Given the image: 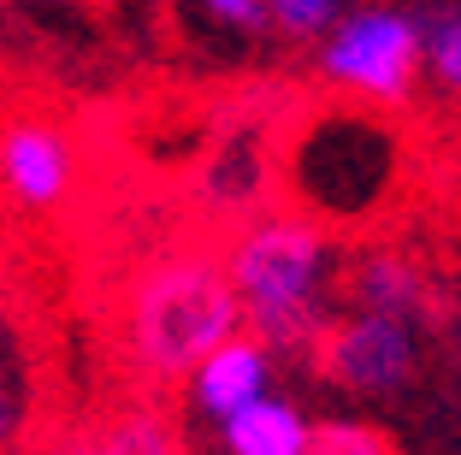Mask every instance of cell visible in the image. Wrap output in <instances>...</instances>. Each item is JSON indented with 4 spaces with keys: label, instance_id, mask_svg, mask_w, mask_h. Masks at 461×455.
<instances>
[{
    "label": "cell",
    "instance_id": "obj_11",
    "mask_svg": "<svg viewBox=\"0 0 461 455\" xmlns=\"http://www.w3.org/2000/svg\"><path fill=\"white\" fill-rule=\"evenodd\" d=\"M95 426H101V450L107 455H184L177 432L154 408H119V414L95 420Z\"/></svg>",
    "mask_w": 461,
    "mask_h": 455
},
{
    "label": "cell",
    "instance_id": "obj_18",
    "mask_svg": "<svg viewBox=\"0 0 461 455\" xmlns=\"http://www.w3.org/2000/svg\"><path fill=\"white\" fill-rule=\"evenodd\" d=\"M456 337H461V325H456Z\"/></svg>",
    "mask_w": 461,
    "mask_h": 455
},
{
    "label": "cell",
    "instance_id": "obj_5",
    "mask_svg": "<svg viewBox=\"0 0 461 455\" xmlns=\"http://www.w3.org/2000/svg\"><path fill=\"white\" fill-rule=\"evenodd\" d=\"M313 355H320V373L338 378L343 390H361V396H391L414 378V332H408V320H391V314L331 320Z\"/></svg>",
    "mask_w": 461,
    "mask_h": 455
},
{
    "label": "cell",
    "instance_id": "obj_14",
    "mask_svg": "<svg viewBox=\"0 0 461 455\" xmlns=\"http://www.w3.org/2000/svg\"><path fill=\"white\" fill-rule=\"evenodd\" d=\"M267 6L285 36H326L343 18V0H267Z\"/></svg>",
    "mask_w": 461,
    "mask_h": 455
},
{
    "label": "cell",
    "instance_id": "obj_3",
    "mask_svg": "<svg viewBox=\"0 0 461 455\" xmlns=\"http://www.w3.org/2000/svg\"><path fill=\"white\" fill-rule=\"evenodd\" d=\"M391 184H396V142L379 119H361V113L313 119L290 154V189L313 214L331 219L373 214Z\"/></svg>",
    "mask_w": 461,
    "mask_h": 455
},
{
    "label": "cell",
    "instance_id": "obj_12",
    "mask_svg": "<svg viewBox=\"0 0 461 455\" xmlns=\"http://www.w3.org/2000/svg\"><path fill=\"white\" fill-rule=\"evenodd\" d=\"M420 48L432 59L438 83L461 95V13H426L420 18Z\"/></svg>",
    "mask_w": 461,
    "mask_h": 455
},
{
    "label": "cell",
    "instance_id": "obj_2",
    "mask_svg": "<svg viewBox=\"0 0 461 455\" xmlns=\"http://www.w3.org/2000/svg\"><path fill=\"white\" fill-rule=\"evenodd\" d=\"M326 267L331 249L320 225L308 219H260L230 242L225 272L237 284L243 320L260 343L278 349H313L326 332Z\"/></svg>",
    "mask_w": 461,
    "mask_h": 455
},
{
    "label": "cell",
    "instance_id": "obj_16",
    "mask_svg": "<svg viewBox=\"0 0 461 455\" xmlns=\"http://www.w3.org/2000/svg\"><path fill=\"white\" fill-rule=\"evenodd\" d=\"M41 455H107V450H101V426L89 420V426H66V432H54V438L41 443Z\"/></svg>",
    "mask_w": 461,
    "mask_h": 455
},
{
    "label": "cell",
    "instance_id": "obj_15",
    "mask_svg": "<svg viewBox=\"0 0 461 455\" xmlns=\"http://www.w3.org/2000/svg\"><path fill=\"white\" fill-rule=\"evenodd\" d=\"M202 13L213 18V24L237 30V36H260V30L272 24V6H267V0H202Z\"/></svg>",
    "mask_w": 461,
    "mask_h": 455
},
{
    "label": "cell",
    "instance_id": "obj_6",
    "mask_svg": "<svg viewBox=\"0 0 461 455\" xmlns=\"http://www.w3.org/2000/svg\"><path fill=\"white\" fill-rule=\"evenodd\" d=\"M71 184H77V148L54 119L30 113V119L0 124V189L18 207L48 214L71 196Z\"/></svg>",
    "mask_w": 461,
    "mask_h": 455
},
{
    "label": "cell",
    "instance_id": "obj_10",
    "mask_svg": "<svg viewBox=\"0 0 461 455\" xmlns=\"http://www.w3.org/2000/svg\"><path fill=\"white\" fill-rule=\"evenodd\" d=\"M343 290L355 296L361 314H391V320H408V325L426 308V278L402 255H361L343 278Z\"/></svg>",
    "mask_w": 461,
    "mask_h": 455
},
{
    "label": "cell",
    "instance_id": "obj_17",
    "mask_svg": "<svg viewBox=\"0 0 461 455\" xmlns=\"http://www.w3.org/2000/svg\"><path fill=\"white\" fill-rule=\"evenodd\" d=\"M0 426H6V402H0Z\"/></svg>",
    "mask_w": 461,
    "mask_h": 455
},
{
    "label": "cell",
    "instance_id": "obj_13",
    "mask_svg": "<svg viewBox=\"0 0 461 455\" xmlns=\"http://www.w3.org/2000/svg\"><path fill=\"white\" fill-rule=\"evenodd\" d=\"M308 455H396V443L361 420H326V426H313Z\"/></svg>",
    "mask_w": 461,
    "mask_h": 455
},
{
    "label": "cell",
    "instance_id": "obj_1",
    "mask_svg": "<svg viewBox=\"0 0 461 455\" xmlns=\"http://www.w3.org/2000/svg\"><path fill=\"white\" fill-rule=\"evenodd\" d=\"M243 325V302L225 260L172 249L136 272L124 296V355L149 378H190Z\"/></svg>",
    "mask_w": 461,
    "mask_h": 455
},
{
    "label": "cell",
    "instance_id": "obj_9",
    "mask_svg": "<svg viewBox=\"0 0 461 455\" xmlns=\"http://www.w3.org/2000/svg\"><path fill=\"white\" fill-rule=\"evenodd\" d=\"M219 426H225L230 455H308V438H313L302 408L285 402V396H255L249 408L225 414Z\"/></svg>",
    "mask_w": 461,
    "mask_h": 455
},
{
    "label": "cell",
    "instance_id": "obj_4",
    "mask_svg": "<svg viewBox=\"0 0 461 455\" xmlns=\"http://www.w3.org/2000/svg\"><path fill=\"white\" fill-rule=\"evenodd\" d=\"M414 71H420V18L396 13V6H361L326 30L320 77L331 89H349L373 107H402Z\"/></svg>",
    "mask_w": 461,
    "mask_h": 455
},
{
    "label": "cell",
    "instance_id": "obj_8",
    "mask_svg": "<svg viewBox=\"0 0 461 455\" xmlns=\"http://www.w3.org/2000/svg\"><path fill=\"white\" fill-rule=\"evenodd\" d=\"M195 189H202V201L213 207L219 219H237V214H249V207H255V201L272 189V160L260 154V142H249V136H230L213 160L202 166Z\"/></svg>",
    "mask_w": 461,
    "mask_h": 455
},
{
    "label": "cell",
    "instance_id": "obj_7",
    "mask_svg": "<svg viewBox=\"0 0 461 455\" xmlns=\"http://www.w3.org/2000/svg\"><path fill=\"white\" fill-rule=\"evenodd\" d=\"M267 343L260 337H225V343L207 355L202 367L190 373V396L195 408H207L213 420L237 414V408H249L255 396H267Z\"/></svg>",
    "mask_w": 461,
    "mask_h": 455
}]
</instances>
